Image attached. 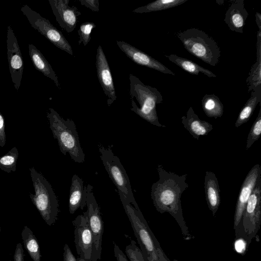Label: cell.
Here are the masks:
<instances>
[{
	"label": "cell",
	"mask_w": 261,
	"mask_h": 261,
	"mask_svg": "<svg viewBox=\"0 0 261 261\" xmlns=\"http://www.w3.org/2000/svg\"><path fill=\"white\" fill-rule=\"evenodd\" d=\"M159 180L151 188V197L156 211L163 214H170L178 223L184 239L189 241L194 238L190 233L182 214L181 196L189 187L186 180L187 174L179 175L165 170L162 165H158Z\"/></svg>",
	"instance_id": "cell-1"
},
{
	"label": "cell",
	"mask_w": 261,
	"mask_h": 261,
	"mask_svg": "<svg viewBox=\"0 0 261 261\" xmlns=\"http://www.w3.org/2000/svg\"><path fill=\"white\" fill-rule=\"evenodd\" d=\"M130 110L143 119L158 127L166 126L159 122L156 106L163 102V97L158 90L146 85L132 73L129 75Z\"/></svg>",
	"instance_id": "cell-2"
},
{
	"label": "cell",
	"mask_w": 261,
	"mask_h": 261,
	"mask_svg": "<svg viewBox=\"0 0 261 261\" xmlns=\"http://www.w3.org/2000/svg\"><path fill=\"white\" fill-rule=\"evenodd\" d=\"M47 118L54 138L57 140L61 152L64 155L69 153L75 162L83 163L85 156L81 146L74 122L69 118L65 120L53 108L49 109Z\"/></svg>",
	"instance_id": "cell-3"
},
{
	"label": "cell",
	"mask_w": 261,
	"mask_h": 261,
	"mask_svg": "<svg viewBox=\"0 0 261 261\" xmlns=\"http://www.w3.org/2000/svg\"><path fill=\"white\" fill-rule=\"evenodd\" d=\"M35 194H30L35 206L46 223L51 226L57 220L59 202L53 189L47 179L34 167L29 169Z\"/></svg>",
	"instance_id": "cell-4"
},
{
	"label": "cell",
	"mask_w": 261,
	"mask_h": 261,
	"mask_svg": "<svg viewBox=\"0 0 261 261\" xmlns=\"http://www.w3.org/2000/svg\"><path fill=\"white\" fill-rule=\"evenodd\" d=\"M176 35L191 54L210 65L215 66L218 64L220 49L217 42L205 32L190 28Z\"/></svg>",
	"instance_id": "cell-5"
},
{
	"label": "cell",
	"mask_w": 261,
	"mask_h": 261,
	"mask_svg": "<svg viewBox=\"0 0 261 261\" xmlns=\"http://www.w3.org/2000/svg\"><path fill=\"white\" fill-rule=\"evenodd\" d=\"M261 223V178L251 193L242 219L234 229L236 239L243 240L247 246L256 237Z\"/></svg>",
	"instance_id": "cell-6"
},
{
	"label": "cell",
	"mask_w": 261,
	"mask_h": 261,
	"mask_svg": "<svg viewBox=\"0 0 261 261\" xmlns=\"http://www.w3.org/2000/svg\"><path fill=\"white\" fill-rule=\"evenodd\" d=\"M100 157L110 178L117 189L119 197H123L136 209L139 210L135 199L129 177L119 158L110 147L99 145Z\"/></svg>",
	"instance_id": "cell-7"
},
{
	"label": "cell",
	"mask_w": 261,
	"mask_h": 261,
	"mask_svg": "<svg viewBox=\"0 0 261 261\" xmlns=\"http://www.w3.org/2000/svg\"><path fill=\"white\" fill-rule=\"evenodd\" d=\"M120 199L145 261H159L150 233L151 230L141 210L136 209L123 197H120Z\"/></svg>",
	"instance_id": "cell-8"
},
{
	"label": "cell",
	"mask_w": 261,
	"mask_h": 261,
	"mask_svg": "<svg viewBox=\"0 0 261 261\" xmlns=\"http://www.w3.org/2000/svg\"><path fill=\"white\" fill-rule=\"evenodd\" d=\"M20 10L34 29L59 49L70 55H73V50L70 43L62 32L55 27L48 19L43 17L27 5L22 6Z\"/></svg>",
	"instance_id": "cell-9"
},
{
	"label": "cell",
	"mask_w": 261,
	"mask_h": 261,
	"mask_svg": "<svg viewBox=\"0 0 261 261\" xmlns=\"http://www.w3.org/2000/svg\"><path fill=\"white\" fill-rule=\"evenodd\" d=\"M86 205L88 222L93 236V247L91 261L100 259L102 250V238L103 232V222L100 208L93 193V186H86Z\"/></svg>",
	"instance_id": "cell-10"
},
{
	"label": "cell",
	"mask_w": 261,
	"mask_h": 261,
	"mask_svg": "<svg viewBox=\"0 0 261 261\" xmlns=\"http://www.w3.org/2000/svg\"><path fill=\"white\" fill-rule=\"evenodd\" d=\"M72 223L74 226L75 246L79 257L86 261H91L93 236L87 211L78 215Z\"/></svg>",
	"instance_id": "cell-11"
},
{
	"label": "cell",
	"mask_w": 261,
	"mask_h": 261,
	"mask_svg": "<svg viewBox=\"0 0 261 261\" xmlns=\"http://www.w3.org/2000/svg\"><path fill=\"white\" fill-rule=\"evenodd\" d=\"M7 47L8 65L12 81L16 90L20 86L23 62L16 37L11 25L7 27Z\"/></svg>",
	"instance_id": "cell-12"
},
{
	"label": "cell",
	"mask_w": 261,
	"mask_h": 261,
	"mask_svg": "<svg viewBox=\"0 0 261 261\" xmlns=\"http://www.w3.org/2000/svg\"><path fill=\"white\" fill-rule=\"evenodd\" d=\"M260 178L261 167L257 164L255 165L249 171L240 188L233 218L234 229L239 224L249 198L258 180Z\"/></svg>",
	"instance_id": "cell-13"
},
{
	"label": "cell",
	"mask_w": 261,
	"mask_h": 261,
	"mask_svg": "<svg viewBox=\"0 0 261 261\" xmlns=\"http://www.w3.org/2000/svg\"><path fill=\"white\" fill-rule=\"evenodd\" d=\"M48 2L59 25L67 33H71L76 26L81 12L75 6H69V0H49Z\"/></svg>",
	"instance_id": "cell-14"
},
{
	"label": "cell",
	"mask_w": 261,
	"mask_h": 261,
	"mask_svg": "<svg viewBox=\"0 0 261 261\" xmlns=\"http://www.w3.org/2000/svg\"><path fill=\"white\" fill-rule=\"evenodd\" d=\"M95 65L99 82L108 97L107 103L110 106L116 100L117 96L111 69L101 45L97 49Z\"/></svg>",
	"instance_id": "cell-15"
},
{
	"label": "cell",
	"mask_w": 261,
	"mask_h": 261,
	"mask_svg": "<svg viewBox=\"0 0 261 261\" xmlns=\"http://www.w3.org/2000/svg\"><path fill=\"white\" fill-rule=\"evenodd\" d=\"M116 44L120 50L135 63L156 70L163 73L175 75L174 72L161 62L127 42L117 41Z\"/></svg>",
	"instance_id": "cell-16"
},
{
	"label": "cell",
	"mask_w": 261,
	"mask_h": 261,
	"mask_svg": "<svg viewBox=\"0 0 261 261\" xmlns=\"http://www.w3.org/2000/svg\"><path fill=\"white\" fill-rule=\"evenodd\" d=\"M249 13L245 8L244 0L233 1L227 10L224 22L232 31L243 33Z\"/></svg>",
	"instance_id": "cell-17"
},
{
	"label": "cell",
	"mask_w": 261,
	"mask_h": 261,
	"mask_svg": "<svg viewBox=\"0 0 261 261\" xmlns=\"http://www.w3.org/2000/svg\"><path fill=\"white\" fill-rule=\"evenodd\" d=\"M184 127L196 139L201 136H206L213 129V125L205 120H201L190 107L186 113V116L181 118Z\"/></svg>",
	"instance_id": "cell-18"
},
{
	"label": "cell",
	"mask_w": 261,
	"mask_h": 261,
	"mask_svg": "<svg viewBox=\"0 0 261 261\" xmlns=\"http://www.w3.org/2000/svg\"><path fill=\"white\" fill-rule=\"evenodd\" d=\"M204 188L207 204L213 216L215 217L220 205L221 197L218 179L214 172L206 171Z\"/></svg>",
	"instance_id": "cell-19"
},
{
	"label": "cell",
	"mask_w": 261,
	"mask_h": 261,
	"mask_svg": "<svg viewBox=\"0 0 261 261\" xmlns=\"http://www.w3.org/2000/svg\"><path fill=\"white\" fill-rule=\"evenodd\" d=\"M87 188L84 186L83 179L76 174L71 179L69 197V211L74 214L78 208L83 210L86 206Z\"/></svg>",
	"instance_id": "cell-20"
},
{
	"label": "cell",
	"mask_w": 261,
	"mask_h": 261,
	"mask_svg": "<svg viewBox=\"0 0 261 261\" xmlns=\"http://www.w3.org/2000/svg\"><path fill=\"white\" fill-rule=\"evenodd\" d=\"M29 55L35 68L47 77L51 79L61 89L58 76L42 53L33 44H29Z\"/></svg>",
	"instance_id": "cell-21"
},
{
	"label": "cell",
	"mask_w": 261,
	"mask_h": 261,
	"mask_svg": "<svg viewBox=\"0 0 261 261\" xmlns=\"http://www.w3.org/2000/svg\"><path fill=\"white\" fill-rule=\"evenodd\" d=\"M248 92L261 88V30L257 32L256 59L246 80Z\"/></svg>",
	"instance_id": "cell-22"
},
{
	"label": "cell",
	"mask_w": 261,
	"mask_h": 261,
	"mask_svg": "<svg viewBox=\"0 0 261 261\" xmlns=\"http://www.w3.org/2000/svg\"><path fill=\"white\" fill-rule=\"evenodd\" d=\"M166 56L171 62L190 74L198 75L200 73H202L209 77H216V75L213 72L191 60L179 57L174 54Z\"/></svg>",
	"instance_id": "cell-23"
},
{
	"label": "cell",
	"mask_w": 261,
	"mask_h": 261,
	"mask_svg": "<svg viewBox=\"0 0 261 261\" xmlns=\"http://www.w3.org/2000/svg\"><path fill=\"white\" fill-rule=\"evenodd\" d=\"M261 102V88L252 91L251 96L240 112L235 126L239 127L246 123L251 117L257 105Z\"/></svg>",
	"instance_id": "cell-24"
},
{
	"label": "cell",
	"mask_w": 261,
	"mask_h": 261,
	"mask_svg": "<svg viewBox=\"0 0 261 261\" xmlns=\"http://www.w3.org/2000/svg\"><path fill=\"white\" fill-rule=\"evenodd\" d=\"M202 107L205 115L215 119L221 117L224 112V106L219 98L214 94H205L201 100Z\"/></svg>",
	"instance_id": "cell-25"
},
{
	"label": "cell",
	"mask_w": 261,
	"mask_h": 261,
	"mask_svg": "<svg viewBox=\"0 0 261 261\" xmlns=\"http://www.w3.org/2000/svg\"><path fill=\"white\" fill-rule=\"evenodd\" d=\"M24 246L33 261H41V254L38 240L33 231L25 226L21 232Z\"/></svg>",
	"instance_id": "cell-26"
},
{
	"label": "cell",
	"mask_w": 261,
	"mask_h": 261,
	"mask_svg": "<svg viewBox=\"0 0 261 261\" xmlns=\"http://www.w3.org/2000/svg\"><path fill=\"white\" fill-rule=\"evenodd\" d=\"M188 0H156L133 10L137 13H149L172 8L180 5Z\"/></svg>",
	"instance_id": "cell-27"
},
{
	"label": "cell",
	"mask_w": 261,
	"mask_h": 261,
	"mask_svg": "<svg viewBox=\"0 0 261 261\" xmlns=\"http://www.w3.org/2000/svg\"><path fill=\"white\" fill-rule=\"evenodd\" d=\"M18 158V149L14 147L6 154L0 156V169L8 173L15 172Z\"/></svg>",
	"instance_id": "cell-28"
},
{
	"label": "cell",
	"mask_w": 261,
	"mask_h": 261,
	"mask_svg": "<svg viewBox=\"0 0 261 261\" xmlns=\"http://www.w3.org/2000/svg\"><path fill=\"white\" fill-rule=\"evenodd\" d=\"M261 134V109H259L257 118L253 123L247 139L246 149H249L253 144L258 140Z\"/></svg>",
	"instance_id": "cell-29"
},
{
	"label": "cell",
	"mask_w": 261,
	"mask_h": 261,
	"mask_svg": "<svg viewBox=\"0 0 261 261\" xmlns=\"http://www.w3.org/2000/svg\"><path fill=\"white\" fill-rule=\"evenodd\" d=\"M96 27V24L92 22H85L82 23L77 30L79 36V44L83 43L86 46L91 40V34L93 29Z\"/></svg>",
	"instance_id": "cell-30"
},
{
	"label": "cell",
	"mask_w": 261,
	"mask_h": 261,
	"mask_svg": "<svg viewBox=\"0 0 261 261\" xmlns=\"http://www.w3.org/2000/svg\"><path fill=\"white\" fill-rule=\"evenodd\" d=\"M125 252L129 261H145L141 250L134 240H131L126 246Z\"/></svg>",
	"instance_id": "cell-31"
},
{
	"label": "cell",
	"mask_w": 261,
	"mask_h": 261,
	"mask_svg": "<svg viewBox=\"0 0 261 261\" xmlns=\"http://www.w3.org/2000/svg\"><path fill=\"white\" fill-rule=\"evenodd\" d=\"M151 236L152 237V240L153 241L155 250L156 252V254L159 259V261H170V259L168 258V257L166 256L165 253H164V251L162 249L160 243L158 240L156 239V237L154 235L152 231L151 230L150 231Z\"/></svg>",
	"instance_id": "cell-32"
},
{
	"label": "cell",
	"mask_w": 261,
	"mask_h": 261,
	"mask_svg": "<svg viewBox=\"0 0 261 261\" xmlns=\"http://www.w3.org/2000/svg\"><path fill=\"white\" fill-rule=\"evenodd\" d=\"M83 6L90 9L92 11L98 12L99 11V3L98 0H79Z\"/></svg>",
	"instance_id": "cell-33"
},
{
	"label": "cell",
	"mask_w": 261,
	"mask_h": 261,
	"mask_svg": "<svg viewBox=\"0 0 261 261\" xmlns=\"http://www.w3.org/2000/svg\"><path fill=\"white\" fill-rule=\"evenodd\" d=\"M6 141L5 119L0 112V146L4 147L6 144Z\"/></svg>",
	"instance_id": "cell-34"
},
{
	"label": "cell",
	"mask_w": 261,
	"mask_h": 261,
	"mask_svg": "<svg viewBox=\"0 0 261 261\" xmlns=\"http://www.w3.org/2000/svg\"><path fill=\"white\" fill-rule=\"evenodd\" d=\"M24 251L21 243L16 245L13 261H24Z\"/></svg>",
	"instance_id": "cell-35"
},
{
	"label": "cell",
	"mask_w": 261,
	"mask_h": 261,
	"mask_svg": "<svg viewBox=\"0 0 261 261\" xmlns=\"http://www.w3.org/2000/svg\"><path fill=\"white\" fill-rule=\"evenodd\" d=\"M63 250V261H77L67 244L64 245Z\"/></svg>",
	"instance_id": "cell-36"
},
{
	"label": "cell",
	"mask_w": 261,
	"mask_h": 261,
	"mask_svg": "<svg viewBox=\"0 0 261 261\" xmlns=\"http://www.w3.org/2000/svg\"><path fill=\"white\" fill-rule=\"evenodd\" d=\"M114 246V253L117 261H128L126 256L115 243Z\"/></svg>",
	"instance_id": "cell-37"
},
{
	"label": "cell",
	"mask_w": 261,
	"mask_h": 261,
	"mask_svg": "<svg viewBox=\"0 0 261 261\" xmlns=\"http://www.w3.org/2000/svg\"><path fill=\"white\" fill-rule=\"evenodd\" d=\"M255 20L257 25L258 28V30H261V14L259 12L255 13Z\"/></svg>",
	"instance_id": "cell-38"
},
{
	"label": "cell",
	"mask_w": 261,
	"mask_h": 261,
	"mask_svg": "<svg viewBox=\"0 0 261 261\" xmlns=\"http://www.w3.org/2000/svg\"><path fill=\"white\" fill-rule=\"evenodd\" d=\"M77 261H86L83 259L81 258L80 257L77 258Z\"/></svg>",
	"instance_id": "cell-39"
},
{
	"label": "cell",
	"mask_w": 261,
	"mask_h": 261,
	"mask_svg": "<svg viewBox=\"0 0 261 261\" xmlns=\"http://www.w3.org/2000/svg\"><path fill=\"white\" fill-rule=\"evenodd\" d=\"M173 261H178V260H177V259H173Z\"/></svg>",
	"instance_id": "cell-40"
},
{
	"label": "cell",
	"mask_w": 261,
	"mask_h": 261,
	"mask_svg": "<svg viewBox=\"0 0 261 261\" xmlns=\"http://www.w3.org/2000/svg\"><path fill=\"white\" fill-rule=\"evenodd\" d=\"M0 233H1V226H0Z\"/></svg>",
	"instance_id": "cell-41"
}]
</instances>
